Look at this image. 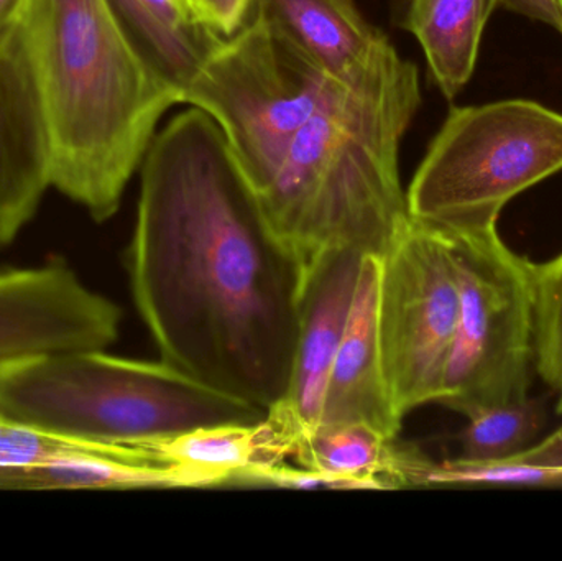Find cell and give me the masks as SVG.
I'll use <instances>...</instances> for the list:
<instances>
[{
    "mask_svg": "<svg viewBox=\"0 0 562 561\" xmlns=\"http://www.w3.org/2000/svg\"><path fill=\"white\" fill-rule=\"evenodd\" d=\"M498 7L527 19L547 23L562 35V10L558 0H498Z\"/></svg>",
    "mask_w": 562,
    "mask_h": 561,
    "instance_id": "d4e9b609",
    "label": "cell"
},
{
    "mask_svg": "<svg viewBox=\"0 0 562 561\" xmlns=\"http://www.w3.org/2000/svg\"><path fill=\"white\" fill-rule=\"evenodd\" d=\"M363 256L359 250H336L303 273L293 371L286 395L276 405L290 418L300 440L321 425L330 371L346 332Z\"/></svg>",
    "mask_w": 562,
    "mask_h": 561,
    "instance_id": "30bf717a",
    "label": "cell"
},
{
    "mask_svg": "<svg viewBox=\"0 0 562 561\" xmlns=\"http://www.w3.org/2000/svg\"><path fill=\"white\" fill-rule=\"evenodd\" d=\"M49 148V180L111 220L177 96L144 65L105 0H26L20 16Z\"/></svg>",
    "mask_w": 562,
    "mask_h": 561,
    "instance_id": "3957f363",
    "label": "cell"
},
{
    "mask_svg": "<svg viewBox=\"0 0 562 561\" xmlns=\"http://www.w3.org/2000/svg\"><path fill=\"white\" fill-rule=\"evenodd\" d=\"M132 296L161 361L269 412L293 371L303 272L263 220L220 125L184 109L140 165Z\"/></svg>",
    "mask_w": 562,
    "mask_h": 561,
    "instance_id": "6da1fadb",
    "label": "cell"
},
{
    "mask_svg": "<svg viewBox=\"0 0 562 561\" xmlns=\"http://www.w3.org/2000/svg\"><path fill=\"white\" fill-rule=\"evenodd\" d=\"M423 451L362 424L321 425L297 441L300 467L336 476L379 481L386 490L408 487Z\"/></svg>",
    "mask_w": 562,
    "mask_h": 561,
    "instance_id": "ac0fdd59",
    "label": "cell"
},
{
    "mask_svg": "<svg viewBox=\"0 0 562 561\" xmlns=\"http://www.w3.org/2000/svg\"><path fill=\"white\" fill-rule=\"evenodd\" d=\"M267 414L161 359L72 351L0 368L2 420L92 444H145Z\"/></svg>",
    "mask_w": 562,
    "mask_h": 561,
    "instance_id": "277c9868",
    "label": "cell"
},
{
    "mask_svg": "<svg viewBox=\"0 0 562 561\" xmlns=\"http://www.w3.org/2000/svg\"><path fill=\"white\" fill-rule=\"evenodd\" d=\"M108 447V444H92V441L45 434V431L0 418V467L49 463L61 458L95 453Z\"/></svg>",
    "mask_w": 562,
    "mask_h": 561,
    "instance_id": "7402d4cb",
    "label": "cell"
},
{
    "mask_svg": "<svg viewBox=\"0 0 562 561\" xmlns=\"http://www.w3.org/2000/svg\"><path fill=\"white\" fill-rule=\"evenodd\" d=\"M419 105L418 68L386 40L367 68L334 86L254 194L301 272L336 250L382 257L408 226L400 147Z\"/></svg>",
    "mask_w": 562,
    "mask_h": 561,
    "instance_id": "7a4b0ae2",
    "label": "cell"
},
{
    "mask_svg": "<svg viewBox=\"0 0 562 561\" xmlns=\"http://www.w3.org/2000/svg\"><path fill=\"white\" fill-rule=\"evenodd\" d=\"M558 2H560V7H561V10H562V0H558Z\"/></svg>",
    "mask_w": 562,
    "mask_h": 561,
    "instance_id": "83f0119b",
    "label": "cell"
},
{
    "mask_svg": "<svg viewBox=\"0 0 562 561\" xmlns=\"http://www.w3.org/2000/svg\"><path fill=\"white\" fill-rule=\"evenodd\" d=\"M380 257L366 254L346 332L330 371L321 425H369L396 438L403 418L393 407L380 351Z\"/></svg>",
    "mask_w": 562,
    "mask_h": 561,
    "instance_id": "7c38bea8",
    "label": "cell"
},
{
    "mask_svg": "<svg viewBox=\"0 0 562 561\" xmlns=\"http://www.w3.org/2000/svg\"><path fill=\"white\" fill-rule=\"evenodd\" d=\"M412 487H525L562 490V468L527 463L518 458L474 461L464 458L432 461L416 468Z\"/></svg>",
    "mask_w": 562,
    "mask_h": 561,
    "instance_id": "ffe728a7",
    "label": "cell"
},
{
    "mask_svg": "<svg viewBox=\"0 0 562 561\" xmlns=\"http://www.w3.org/2000/svg\"><path fill=\"white\" fill-rule=\"evenodd\" d=\"M49 187L45 122L15 33L0 43V250L35 216Z\"/></svg>",
    "mask_w": 562,
    "mask_h": 561,
    "instance_id": "8fae6325",
    "label": "cell"
},
{
    "mask_svg": "<svg viewBox=\"0 0 562 561\" xmlns=\"http://www.w3.org/2000/svg\"><path fill=\"white\" fill-rule=\"evenodd\" d=\"M252 13L337 82L359 75L389 40L353 0H256Z\"/></svg>",
    "mask_w": 562,
    "mask_h": 561,
    "instance_id": "5bb4252c",
    "label": "cell"
},
{
    "mask_svg": "<svg viewBox=\"0 0 562 561\" xmlns=\"http://www.w3.org/2000/svg\"><path fill=\"white\" fill-rule=\"evenodd\" d=\"M562 170V114L528 99L452 108L406 191L415 223L495 229L514 198Z\"/></svg>",
    "mask_w": 562,
    "mask_h": 561,
    "instance_id": "5b68a950",
    "label": "cell"
},
{
    "mask_svg": "<svg viewBox=\"0 0 562 561\" xmlns=\"http://www.w3.org/2000/svg\"><path fill=\"white\" fill-rule=\"evenodd\" d=\"M180 468L145 460L132 445H111L95 453L30 467H0V490H180Z\"/></svg>",
    "mask_w": 562,
    "mask_h": 561,
    "instance_id": "e0dca14e",
    "label": "cell"
},
{
    "mask_svg": "<svg viewBox=\"0 0 562 561\" xmlns=\"http://www.w3.org/2000/svg\"><path fill=\"white\" fill-rule=\"evenodd\" d=\"M446 237L458 266L459 318L438 404L468 415L524 401L537 371L533 262L497 227Z\"/></svg>",
    "mask_w": 562,
    "mask_h": 561,
    "instance_id": "52a82bcc",
    "label": "cell"
},
{
    "mask_svg": "<svg viewBox=\"0 0 562 561\" xmlns=\"http://www.w3.org/2000/svg\"><path fill=\"white\" fill-rule=\"evenodd\" d=\"M0 368H2V366H0Z\"/></svg>",
    "mask_w": 562,
    "mask_h": 561,
    "instance_id": "f1b7e54d",
    "label": "cell"
},
{
    "mask_svg": "<svg viewBox=\"0 0 562 561\" xmlns=\"http://www.w3.org/2000/svg\"><path fill=\"white\" fill-rule=\"evenodd\" d=\"M380 263V351L393 407L405 418L441 397L458 328V266L448 237L412 217Z\"/></svg>",
    "mask_w": 562,
    "mask_h": 561,
    "instance_id": "ba28073f",
    "label": "cell"
},
{
    "mask_svg": "<svg viewBox=\"0 0 562 561\" xmlns=\"http://www.w3.org/2000/svg\"><path fill=\"white\" fill-rule=\"evenodd\" d=\"M498 0H408L403 26L418 40L429 75L452 101L471 81Z\"/></svg>",
    "mask_w": 562,
    "mask_h": 561,
    "instance_id": "2e32d148",
    "label": "cell"
},
{
    "mask_svg": "<svg viewBox=\"0 0 562 561\" xmlns=\"http://www.w3.org/2000/svg\"><path fill=\"white\" fill-rule=\"evenodd\" d=\"M119 29L151 75L183 101L221 36L190 0H105Z\"/></svg>",
    "mask_w": 562,
    "mask_h": 561,
    "instance_id": "4fadbf2b",
    "label": "cell"
},
{
    "mask_svg": "<svg viewBox=\"0 0 562 561\" xmlns=\"http://www.w3.org/2000/svg\"><path fill=\"white\" fill-rule=\"evenodd\" d=\"M515 458L527 463L562 468V427Z\"/></svg>",
    "mask_w": 562,
    "mask_h": 561,
    "instance_id": "484cf974",
    "label": "cell"
},
{
    "mask_svg": "<svg viewBox=\"0 0 562 561\" xmlns=\"http://www.w3.org/2000/svg\"><path fill=\"white\" fill-rule=\"evenodd\" d=\"M26 0H0V43L9 42L19 29Z\"/></svg>",
    "mask_w": 562,
    "mask_h": 561,
    "instance_id": "4316f807",
    "label": "cell"
},
{
    "mask_svg": "<svg viewBox=\"0 0 562 561\" xmlns=\"http://www.w3.org/2000/svg\"><path fill=\"white\" fill-rule=\"evenodd\" d=\"M297 441L300 434L290 418L270 408L259 422L210 425L140 445L160 460L206 474L224 486L243 471L293 457Z\"/></svg>",
    "mask_w": 562,
    "mask_h": 561,
    "instance_id": "9a60e30c",
    "label": "cell"
},
{
    "mask_svg": "<svg viewBox=\"0 0 562 561\" xmlns=\"http://www.w3.org/2000/svg\"><path fill=\"white\" fill-rule=\"evenodd\" d=\"M459 435V458L474 461L508 460L537 444L550 420L548 395L475 408L464 415Z\"/></svg>",
    "mask_w": 562,
    "mask_h": 561,
    "instance_id": "d6986e66",
    "label": "cell"
},
{
    "mask_svg": "<svg viewBox=\"0 0 562 561\" xmlns=\"http://www.w3.org/2000/svg\"><path fill=\"white\" fill-rule=\"evenodd\" d=\"M231 484L239 486L277 487V490L304 491H386L379 481L336 476L310 468L290 467L284 461L252 468L236 474Z\"/></svg>",
    "mask_w": 562,
    "mask_h": 561,
    "instance_id": "603a6c76",
    "label": "cell"
},
{
    "mask_svg": "<svg viewBox=\"0 0 562 561\" xmlns=\"http://www.w3.org/2000/svg\"><path fill=\"white\" fill-rule=\"evenodd\" d=\"M122 310L65 263L0 272V366L36 356L105 351Z\"/></svg>",
    "mask_w": 562,
    "mask_h": 561,
    "instance_id": "9c48e42d",
    "label": "cell"
},
{
    "mask_svg": "<svg viewBox=\"0 0 562 561\" xmlns=\"http://www.w3.org/2000/svg\"><path fill=\"white\" fill-rule=\"evenodd\" d=\"M196 12L220 33L231 36L252 16L256 0H190Z\"/></svg>",
    "mask_w": 562,
    "mask_h": 561,
    "instance_id": "cb8c5ba5",
    "label": "cell"
},
{
    "mask_svg": "<svg viewBox=\"0 0 562 561\" xmlns=\"http://www.w3.org/2000/svg\"><path fill=\"white\" fill-rule=\"evenodd\" d=\"M535 346L540 378L557 397L562 415V254L543 263H533Z\"/></svg>",
    "mask_w": 562,
    "mask_h": 561,
    "instance_id": "44dd1931",
    "label": "cell"
},
{
    "mask_svg": "<svg viewBox=\"0 0 562 561\" xmlns=\"http://www.w3.org/2000/svg\"><path fill=\"white\" fill-rule=\"evenodd\" d=\"M336 85L252 13L217 46L181 104L201 109L220 125L244 180L257 194Z\"/></svg>",
    "mask_w": 562,
    "mask_h": 561,
    "instance_id": "8992f818",
    "label": "cell"
}]
</instances>
